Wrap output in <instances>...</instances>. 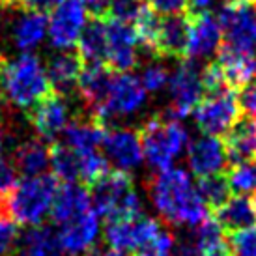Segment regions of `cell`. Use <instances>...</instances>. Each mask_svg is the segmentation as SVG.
I'll return each mask as SVG.
<instances>
[{
    "label": "cell",
    "mask_w": 256,
    "mask_h": 256,
    "mask_svg": "<svg viewBox=\"0 0 256 256\" xmlns=\"http://www.w3.org/2000/svg\"><path fill=\"white\" fill-rule=\"evenodd\" d=\"M196 191H198L200 198L206 202V206L210 210L220 208L232 196V189H230V184H228V178L224 176V172L200 178Z\"/></svg>",
    "instance_id": "cell-31"
},
{
    "label": "cell",
    "mask_w": 256,
    "mask_h": 256,
    "mask_svg": "<svg viewBox=\"0 0 256 256\" xmlns=\"http://www.w3.org/2000/svg\"><path fill=\"white\" fill-rule=\"evenodd\" d=\"M86 12L92 15L94 19H105L110 12V2L112 0H82Z\"/></svg>",
    "instance_id": "cell-42"
},
{
    "label": "cell",
    "mask_w": 256,
    "mask_h": 256,
    "mask_svg": "<svg viewBox=\"0 0 256 256\" xmlns=\"http://www.w3.org/2000/svg\"><path fill=\"white\" fill-rule=\"evenodd\" d=\"M88 22V12L82 0H60L50 12L47 38L56 50H72Z\"/></svg>",
    "instance_id": "cell-10"
},
{
    "label": "cell",
    "mask_w": 256,
    "mask_h": 256,
    "mask_svg": "<svg viewBox=\"0 0 256 256\" xmlns=\"http://www.w3.org/2000/svg\"><path fill=\"white\" fill-rule=\"evenodd\" d=\"M159 220L148 215H135L128 219L108 220L105 228V240L108 247H112L122 252H131L135 254L138 249H142L144 245L161 230Z\"/></svg>",
    "instance_id": "cell-12"
},
{
    "label": "cell",
    "mask_w": 256,
    "mask_h": 256,
    "mask_svg": "<svg viewBox=\"0 0 256 256\" xmlns=\"http://www.w3.org/2000/svg\"><path fill=\"white\" fill-rule=\"evenodd\" d=\"M47 28H49L47 15L22 10L21 15H17L10 26V38L21 52H32L45 42Z\"/></svg>",
    "instance_id": "cell-20"
},
{
    "label": "cell",
    "mask_w": 256,
    "mask_h": 256,
    "mask_svg": "<svg viewBox=\"0 0 256 256\" xmlns=\"http://www.w3.org/2000/svg\"><path fill=\"white\" fill-rule=\"evenodd\" d=\"M222 45V28L215 14L189 10V43L187 58L206 60L217 54Z\"/></svg>",
    "instance_id": "cell-15"
},
{
    "label": "cell",
    "mask_w": 256,
    "mask_h": 256,
    "mask_svg": "<svg viewBox=\"0 0 256 256\" xmlns=\"http://www.w3.org/2000/svg\"><path fill=\"white\" fill-rule=\"evenodd\" d=\"M252 202H254V208H256V192H254V196H252Z\"/></svg>",
    "instance_id": "cell-49"
},
{
    "label": "cell",
    "mask_w": 256,
    "mask_h": 256,
    "mask_svg": "<svg viewBox=\"0 0 256 256\" xmlns=\"http://www.w3.org/2000/svg\"><path fill=\"white\" fill-rule=\"evenodd\" d=\"M12 163L24 178L43 176L50 168V148L43 138L24 140L15 148Z\"/></svg>",
    "instance_id": "cell-25"
},
{
    "label": "cell",
    "mask_w": 256,
    "mask_h": 256,
    "mask_svg": "<svg viewBox=\"0 0 256 256\" xmlns=\"http://www.w3.org/2000/svg\"><path fill=\"white\" fill-rule=\"evenodd\" d=\"M4 148V131H2V126H0V152Z\"/></svg>",
    "instance_id": "cell-47"
},
{
    "label": "cell",
    "mask_w": 256,
    "mask_h": 256,
    "mask_svg": "<svg viewBox=\"0 0 256 256\" xmlns=\"http://www.w3.org/2000/svg\"><path fill=\"white\" fill-rule=\"evenodd\" d=\"M110 75H112V70L103 64L82 66V72L78 75L77 90L82 103L92 114L98 110L107 94Z\"/></svg>",
    "instance_id": "cell-26"
},
{
    "label": "cell",
    "mask_w": 256,
    "mask_h": 256,
    "mask_svg": "<svg viewBox=\"0 0 256 256\" xmlns=\"http://www.w3.org/2000/svg\"><path fill=\"white\" fill-rule=\"evenodd\" d=\"M12 256H66L56 232L49 226H30L17 240Z\"/></svg>",
    "instance_id": "cell-27"
},
{
    "label": "cell",
    "mask_w": 256,
    "mask_h": 256,
    "mask_svg": "<svg viewBox=\"0 0 256 256\" xmlns=\"http://www.w3.org/2000/svg\"><path fill=\"white\" fill-rule=\"evenodd\" d=\"M217 19L222 28V45L256 54V6L252 0L226 2Z\"/></svg>",
    "instance_id": "cell-8"
},
{
    "label": "cell",
    "mask_w": 256,
    "mask_h": 256,
    "mask_svg": "<svg viewBox=\"0 0 256 256\" xmlns=\"http://www.w3.org/2000/svg\"><path fill=\"white\" fill-rule=\"evenodd\" d=\"M88 210H92V200L90 191L84 185H80L78 182H66L64 185H58L50 208V217L56 224H62Z\"/></svg>",
    "instance_id": "cell-22"
},
{
    "label": "cell",
    "mask_w": 256,
    "mask_h": 256,
    "mask_svg": "<svg viewBox=\"0 0 256 256\" xmlns=\"http://www.w3.org/2000/svg\"><path fill=\"white\" fill-rule=\"evenodd\" d=\"M152 206L170 226L194 228L210 217V208L200 198L196 185L184 168L156 172L146 184Z\"/></svg>",
    "instance_id": "cell-1"
},
{
    "label": "cell",
    "mask_w": 256,
    "mask_h": 256,
    "mask_svg": "<svg viewBox=\"0 0 256 256\" xmlns=\"http://www.w3.org/2000/svg\"><path fill=\"white\" fill-rule=\"evenodd\" d=\"M146 96L148 92L140 84L138 77L128 72H112L107 94L94 112V120L103 128H108V124H112L116 118H128L142 110L146 105Z\"/></svg>",
    "instance_id": "cell-6"
},
{
    "label": "cell",
    "mask_w": 256,
    "mask_h": 256,
    "mask_svg": "<svg viewBox=\"0 0 256 256\" xmlns=\"http://www.w3.org/2000/svg\"><path fill=\"white\" fill-rule=\"evenodd\" d=\"M212 4V0H191V8H206Z\"/></svg>",
    "instance_id": "cell-45"
},
{
    "label": "cell",
    "mask_w": 256,
    "mask_h": 256,
    "mask_svg": "<svg viewBox=\"0 0 256 256\" xmlns=\"http://www.w3.org/2000/svg\"><path fill=\"white\" fill-rule=\"evenodd\" d=\"M50 88L58 94H70L77 88L78 75L82 72V60L73 50H58L45 66Z\"/></svg>",
    "instance_id": "cell-24"
},
{
    "label": "cell",
    "mask_w": 256,
    "mask_h": 256,
    "mask_svg": "<svg viewBox=\"0 0 256 256\" xmlns=\"http://www.w3.org/2000/svg\"><path fill=\"white\" fill-rule=\"evenodd\" d=\"M170 103L161 110V116L166 120H184L194 110L200 100L206 96L202 84V70L191 58L180 60L178 68L170 73L168 78Z\"/></svg>",
    "instance_id": "cell-7"
},
{
    "label": "cell",
    "mask_w": 256,
    "mask_h": 256,
    "mask_svg": "<svg viewBox=\"0 0 256 256\" xmlns=\"http://www.w3.org/2000/svg\"><path fill=\"white\" fill-rule=\"evenodd\" d=\"M12 2H15V0H0V4H12Z\"/></svg>",
    "instance_id": "cell-48"
},
{
    "label": "cell",
    "mask_w": 256,
    "mask_h": 256,
    "mask_svg": "<svg viewBox=\"0 0 256 256\" xmlns=\"http://www.w3.org/2000/svg\"><path fill=\"white\" fill-rule=\"evenodd\" d=\"M187 163L196 178L220 174L226 170L228 156L224 142L219 136L202 135L187 146Z\"/></svg>",
    "instance_id": "cell-17"
},
{
    "label": "cell",
    "mask_w": 256,
    "mask_h": 256,
    "mask_svg": "<svg viewBox=\"0 0 256 256\" xmlns=\"http://www.w3.org/2000/svg\"><path fill=\"white\" fill-rule=\"evenodd\" d=\"M86 256H129L128 252H122V250H116L112 247L108 249H98V250H90Z\"/></svg>",
    "instance_id": "cell-43"
},
{
    "label": "cell",
    "mask_w": 256,
    "mask_h": 256,
    "mask_svg": "<svg viewBox=\"0 0 256 256\" xmlns=\"http://www.w3.org/2000/svg\"><path fill=\"white\" fill-rule=\"evenodd\" d=\"M144 159L152 170L172 168L174 161L189 146V133L180 120H166L161 114L150 118L138 131Z\"/></svg>",
    "instance_id": "cell-3"
},
{
    "label": "cell",
    "mask_w": 256,
    "mask_h": 256,
    "mask_svg": "<svg viewBox=\"0 0 256 256\" xmlns=\"http://www.w3.org/2000/svg\"><path fill=\"white\" fill-rule=\"evenodd\" d=\"M133 256H174V234L166 228H161Z\"/></svg>",
    "instance_id": "cell-35"
},
{
    "label": "cell",
    "mask_w": 256,
    "mask_h": 256,
    "mask_svg": "<svg viewBox=\"0 0 256 256\" xmlns=\"http://www.w3.org/2000/svg\"><path fill=\"white\" fill-rule=\"evenodd\" d=\"M50 168L64 182H80V159L75 150L56 142L50 148Z\"/></svg>",
    "instance_id": "cell-30"
},
{
    "label": "cell",
    "mask_w": 256,
    "mask_h": 256,
    "mask_svg": "<svg viewBox=\"0 0 256 256\" xmlns=\"http://www.w3.org/2000/svg\"><path fill=\"white\" fill-rule=\"evenodd\" d=\"M15 185H17V168L10 159L0 157V212H6L4 204Z\"/></svg>",
    "instance_id": "cell-38"
},
{
    "label": "cell",
    "mask_w": 256,
    "mask_h": 256,
    "mask_svg": "<svg viewBox=\"0 0 256 256\" xmlns=\"http://www.w3.org/2000/svg\"><path fill=\"white\" fill-rule=\"evenodd\" d=\"M107 34V60L105 64L112 72L126 73L138 62V36L131 22L114 17H105Z\"/></svg>",
    "instance_id": "cell-13"
},
{
    "label": "cell",
    "mask_w": 256,
    "mask_h": 256,
    "mask_svg": "<svg viewBox=\"0 0 256 256\" xmlns=\"http://www.w3.org/2000/svg\"><path fill=\"white\" fill-rule=\"evenodd\" d=\"M144 4L157 15H180L192 10L191 0H144Z\"/></svg>",
    "instance_id": "cell-39"
},
{
    "label": "cell",
    "mask_w": 256,
    "mask_h": 256,
    "mask_svg": "<svg viewBox=\"0 0 256 256\" xmlns=\"http://www.w3.org/2000/svg\"><path fill=\"white\" fill-rule=\"evenodd\" d=\"M194 124L204 135H224L240 116V105L236 90L226 88L222 92L208 94L192 110Z\"/></svg>",
    "instance_id": "cell-9"
},
{
    "label": "cell",
    "mask_w": 256,
    "mask_h": 256,
    "mask_svg": "<svg viewBox=\"0 0 256 256\" xmlns=\"http://www.w3.org/2000/svg\"><path fill=\"white\" fill-rule=\"evenodd\" d=\"M105 128L96 120H75L70 122L62 131V144L72 150L84 154L101 148Z\"/></svg>",
    "instance_id": "cell-28"
},
{
    "label": "cell",
    "mask_w": 256,
    "mask_h": 256,
    "mask_svg": "<svg viewBox=\"0 0 256 256\" xmlns=\"http://www.w3.org/2000/svg\"><path fill=\"white\" fill-rule=\"evenodd\" d=\"M19 226L6 212H0V256H10L19 240Z\"/></svg>",
    "instance_id": "cell-37"
},
{
    "label": "cell",
    "mask_w": 256,
    "mask_h": 256,
    "mask_svg": "<svg viewBox=\"0 0 256 256\" xmlns=\"http://www.w3.org/2000/svg\"><path fill=\"white\" fill-rule=\"evenodd\" d=\"M252 2H254V6H256V0H252Z\"/></svg>",
    "instance_id": "cell-50"
},
{
    "label": "cell",
    "mask_w": 256,
    "mask_h": 256,
    "mask_svg": "<svg viewBox=\"0 0 256 256\" xmlns=\"http://www.w3.org/2000/svg\"><path fill=\"white\" fill-rule=\"evenodd\" d=\"M228 163L240 164L256 159V120L247 114L238 116L232 128L224 133Z\"/></svg>",
    "instance_id": "cell-19"
},
{
    "label": "cell",
    "mask_w": 256,
    "mask_h": 256,
    "mask_svg": "<svg viewBox=\"0 0 256 256\" xmlns=\"http://www.w3.org/2000/svg\"><path fill=\"white\" fill-rule=\"evenodd\" d=\"M15 2H17V6L21 8V10L45 14V12H52L58 6L60 0H15Z\"/></svg>",
    "instance_id": "cell-41"
},
{
    "label": "cell",
    "mask_w": 256,
    "mask_h": 256,
    "mask_svg": "<svg viewBox=\"0 0 256 256\" xmlns=\"http://www.w3.org/2000/svg\"><path fill=\"white\" fill-rule=\"evenodd\" d=\"M200 256H230L228 254V245L226 247H220V249H214V250H208V252H202Z\"/></svg>",
    "instance_id": "cell-44"
},
{
    "label": "cell",
    "mask_w": 256,
    "mask_h": 256,
    "mask_svg": "<svg viewBox=\"0 0 256 256\" xmlns=\"http://www.w3.org/2000/svg\"><path fill=\"white\" fill-rule=\"evenodd\" d=\"M78 56L86 66L103 64L107 60V34H105V19H94L86 22L82 34L78 38Z\"/></svg>",
    "instance_id": "cell-29"
},
{
    "label": "cell",
    "mask_w": 256,
    "mask_h": 256,
    "mask_svg": "<svg viewBox=\"0 0 256 256\" xmlns=\"http://www.w3.org/2000/svg\"><path fill=\"white\" fill-rule=\"evenodd\" d=\"M94 212L107 220H118L142 214V202L129 174L108 170L90 184Z\"/></svg>",
    "instance_id": "cell-5"
},
{
    "label": "cell",
    "mask_w": 256,
    "mask_h": 256,
    "mask_svg": "<svg viewBox=\"0 0 256 256\" xmlns=\"http://www.w3.org/2000/svg\"><path fill=\"white\" fill-rule=\"evenodd\" d=\"M189 43V12L180 15H161L152 54L157 58H187Z\"/></svg>",
    "instance_id": "cell-16"
},
{
    "label": "cell",
    "mask_w": 256,
    "mask_h": 256,
    "mask_svg": "<svg viewBox=\"0 0 256 256\" xmlns=\"http://www.w3.org/2000/svg\"><path fill=\"white\" fill-rule=\"evenodd\" d=\"M101 148L114 170L126 174L136 170L144 161L140 135L131 128H105Z\"/></svg>",
    "instance_id": "cell-11"
},
{
    "label": "cell",
    "mask_w": 256,
    "mask_h": 256,
    "mask_svg": "<svg viewBox=\"0 0 256 256\" xmlns=\"http://www.w3.org/2000/svg\"><path fill=\"white\" fill-rule=\"evenodd\" d=\"M215 220L222 232H240L256 226V208L249 194H236L215 210Z\"/></svg>",
    "instance_id": "cell-23"
},
{
    "label": "cell",
    "mask_w": 256,
    "mask_h": 256,
    "mask_svg": "<svg viewBox=\"0 0 256 256\" xmlns=\"http://www.w3.org/2000/svg\"><path fill=\"white\" fill-rule=\"evenodd\" d=\"M168 78H170V72H168L163 64L152 62V64L144 66V70L140 72L138 80H140V84L144 86L146 92L159 94L168 86Z\"/></svg>",
    "instance_id": "cell-34"
},
{
    "label": "cell",
    "mask_w": 256,
    "mask_h": 256,
    "mask_svg": "<svg viewBox=\"0 0 256 256\" xmlns=\"http://www.w3.org/2000/svg\"><path fill=\"white\" fill-rule=\"evenodd\" d=\"M217 64L232 90H240L242 86L256 78V54L220 45V49L217 50Z\"/></svg>",
    "instance_id": "cell-21"
},
{
    "label": "cell",
    "mask_w": 256,
    "mask_h": 256,
    "mask_svg": "<svg viewBox=\"0 0 256 256\" xmlns=\"http://www.w3.org/2000/svg\"><path fill=\"white\" fill-rule=\"evenodd\" d=\"M236 96H238L240 110H243V114H247V116L256 120V78H252L250 82L242 86Z\"/></svg>",
    "instance_id": "cell-40"
},
{
    "label": "cell",
    "mask_w": 256,
    "mask_h": 256,
    "mask_svg": "<svg viewBox=\"0 0 256 256\" xmlns=\"http://www.w3.org/2000/svg\"><path fill=\"white\" fill-rule=\"evenodd\" d=\"M226 245L230 256H256V226L228 234Z\"/></svg>",
    "instance_id": "cell-33"
},
{
    "label": "cell",
    "mask_w": 256,
    "mask_h": 256,
    "mask_svg": "<svg viewBox=\"0 0 256 256\" xmlns=\"http://www.w3.org/2000/svg\"><path fill=\"white\" fill-rule=\"evenodd\" d=\"M6 103H8L6 94H4V88H2V82H0V112L6 108Z\"/></svg>",
    "instance_id": "cell-46"
},
{
    "label": "cell",
    "mask_w": 256,
    "mask_h": 256,
    "mask_svg": "<svg viewBox=\"0 0 256 256\" xmlns=\"http://www.w3.org/2000/svg\"><path fill=\"white\" fill-rule=\"evenodd\" d=\"M144 8H146L144 0H112L107 17H114V19L135 24V21L144 12Z\"/></svg>",
    "instance_id": "cell-36"
},
{
    "label": "cell",
    "mask_w": 256,
    "mask_h": 256,
    "mask_svg": "<svg viewBox=\"0 0 256 256\" xmlns=\"http://www.w3.org/2000/svg\"><path fill=\"white\" fill-rule=\"evenodd\" d=\"M30 120L43 140H52L70 124V105L62 94L50 92L32 108Z\"/></svg>",
    "instance_id": "cell-18"
},
{
    "label": "cell",
    "mask_w": 256,
    "mask_h": 256,
    "mask_svg": "<svg viewBox=\"0 0 256 256\" xmlns=\"http://www.w3.org/2000/svg\"><path fill=\"white\" fill-rule=\"evenodd\" d=\"M56 238L66 256H84L100 238V215L92 210L58 224Z\"/></svg>",
    "instance_id": "cell-14"
},
{
    "label": "cell",
    "mask_w": 256,
    "mask_h": 256,
    "mask_svg": "<svg viewBox=\"0 0 256 256\" xmlns=\"http://www.w3.org/2000/svg\"><path fill=\"white\" fill-rule=\"evenodd\" d=\"M0 82L8 103L21 110H32L52 90L45 66L32 52H22L10 64L2 66Z\"/></svg>",
    "instance_id": "cell-2"
},
{
    "label": "cell",
    "mask_w": 256,
    "mask_h": 256,
    "mask_svg": "<svg viewBox=\"0 0 256 256\" xmlns=\"http://www.w3.org/2000/svg\"><path fill=\"white\" fill-rule=\"evenodd\" d=\"M230 189L238 194H254L256 192V159L247 163L234 164V168L228 172Z\"/></svg>",
    "instance_id": "cell-32"
},
{
    "label": "cell",
    "mask_w": 256,
    "mask_h": 256,
    "mask_svg": "<svg viewBox=\"0 0 256 256\" xmlns=\"http://www.w3.org/2000/svg\"><path fill=\"white\" fill-rule=\"evenodd\" d=\"M58 191L54 174H43L17 182L14 191L6 198V214L24 226H40L45 217L50 215L52 200Z\"/></svg>",
    "instance_id": "cell-4"
}]
</instances>
